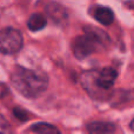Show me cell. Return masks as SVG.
Listing matches in <instances>:
<instances>
[{
    "instance_id": "cell-3",
    "label": "cell",
    "mask_w": 134,
    "mask_h": 134,
    "mask_svg": "<svg viewBox=\"0 0 134 134\" xmlns=\"http://www.w3.org/2000/svg\"><path fill=\"white\" fill-rule=\"evenodd\" d=\"M108 41V35L95 27H86L83 35L74 40L73 52L75 58L85 59L97 51L99 46H102Z\"/></svg>"
},
{
    "instance_id": "cell-9",
    "label": "cell",
    "mask_w": 134,
    "mask_h": 134,
    "mask_svg": "<svg viewBox=\"0 0 134 134\" xmlns=\"http://www.w3.org/2000/svg\"><path fill=\"white\" fill-rule=\"evenodd\" d=\"M12 132V127L2 114H0V134H8Z\"/></svg>"
},
{
    "instance_id": "cell-8",
    "label": "cell",
    "mask_w": 134,
    "mask_h": 134,
    "mask_svg": "<svg viewBox=\"0 0 134 134\" xmlns=\"http://www.w3.org/2000/svg\"><path fill=\"white\" fill-rule=\"evenodd\" d=\"M31 132L34 133H39V134H55L59 133L58 128H55L53 125H49V124L46 122H38L34 124L30 127Z\"/></svg>"
},
{
    "instance_id": "cell-1",
    "label": "cell",
    "mask_w": 134,
    "mask_h": 134,
    "mask_svg": "<svg viewBox=\"0 0 134 134\" xmlns=\"http://www.w3.org/2000/svg\"><path fill=\"white\" fill-rule=\"evenodd\" d=\"M11 82L21 95L34 99L46 91L48 79L41 71L16 67L11 74Z\"/></svg>"
},
{
    "instance_id": "cell-7",
    "label": "cell",
    "mask_w": 134,
    "mask_h": 134,
    "mask_svg": "<svg viewBox=\"0 0 134 134\" xmlns=\"http://www.w3.org/2000/svg\"><path fill=\"white\" fill-rule=\"evenodd\" d=\"M46 18H45L42 14L40 13H35V14H32L30 16L27 21V27L30 28V31L32 32H37V31H40L46 26Z\"/></svg>"
},
{
    "instance_id": "cell-2",
    "label": "cell",
    "mask_w": 134,
    "mask_h": 134,
    "mask_svg": "<svg viewBox=\"0 0 134 134\" xmlns=\"http://www.w3.org/2000/svg\"><path fill=\"white\" fill-rule=\"evenodd\" d=\"M116 75V71L111 67L102 68L101 71H91L82 75V86L90 94L98 97L113 87Z\"/></svg>"
},
{
    "instance_id": "cell-4",
    "label": "cell",
    "mask_w": 134,
    "mask_h": 134,
    "mask_svg": "<svg viewBox=\"0 0 134 134\" xmlns=\"http://www.w3.org/2000/svg\"><path fill=\"white\" fill-rule=\"evenodd\" d=\"M24 38L20 31L7 27L0 31V52L2 54H14L23 47Z\"/></svg>"
},
{
    "instance_id": "cell-11",
    "label": "cell",
    "mask_w": 134,
    "mask_h": 134,
    "mask_svg": "<svg viewBox=\"0 0 134 134\" xmlns=\"http://www.w3.org/2000/svg\"><path fill=\"white\" fill-rule=\"evenodd\" d=\"M7 93H8V90H7L6 85L2 83V82H0V99H2V98L6 97Z\"/></svg>"
},
{
    "instance_id": "cell-10",
    "label": "cell",
    "mask_w": 134,
    "mask_h": 134,
    "mask_svg": "<svg viewBox=\"0 0 134 134\" xmlns=\"http://www.w3.org/2000/svg\"><path fill=\"white\" fill-rule=\"evenodd\" d=\"M13 114L15 115V118L18 119V120L20 121H26L28 120V114L26 111H24L23 108H19V107H16V108L13 109Z\"/></svg>"
},
{
    "instance_id": "cell-6",
    "label": "cell",
    "mask_w": 134,
    "mask_h": 134,
    "mask_svg": "<svg viewBox=\"0 0 134 134\" xmlns=\"http://www.w3.org/2000/svg\"><path fill=\"white\" fill-rule=\"evenodd\" d=\"M93 16L99 21L102 25H111L114 20V14L112 12L111 8L108 7H104V6H98L94 8L93 12Z\"/></svg>"
},
{
    "instance_id": "cell-5",
    "label": "cell",
    "mask_w": 134,
    "mask_h": 134,
    "mask_svg": "<svg viewBox=\"0 0 134 134\" xmlns=\"http://www.w3.org/2000/svg\"><path fill=\"white\" fill-rule=\"evenodd\" d=\"M116 127L111 122L105 121H93L87 125V131L92 134H106L115 132Z\"/></svg>"
},
{
    "instance_id": "cell-12",
    "label": "cell",
    "mask_w": 134,
    "mask_h": 134,
    "mask_svg": "<svg viewBox=\"0 0 134 134\" xmlns=\"http://www.w3.org/2000/svg\"><path fill=\"white\" fill-rule=\"evenodd\" d=\"M130 128L134 132V119H133L132 121H131V124H130Z\"/></svg>"
}]
</instances>
